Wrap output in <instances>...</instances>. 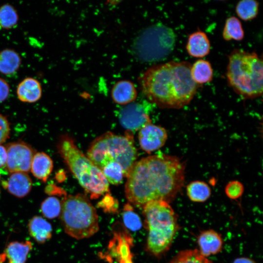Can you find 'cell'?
Listing matches in <instances>:
<instances>
[{
  "label": "cell",
  "mask_w": 263,
  "mask_h": 263,
  "mask_svg": "<svg viewBox=\"0 0 263 263\" xmlns=\"http://www.w3.org/2000/svg\"><path fill=\"white\" fill-rule=\"evenodd\" d=\"M142 208L148 230L147 250L160 257L169 250L179 230L177 214L169 203L162 200L150 202Z\"/></svg>",
  "instance_id": "cell-5"
},
{
  "label": "cell",
  "mask_w": 263,
  "mask_h": 263,
  "mask_svg": "<svg viewBox=\"0 0 263 263\" xmlns=\"http://www.w3.org/2000/svg\"><path fill=\"white\" fill-rule=\"evenodd\" d=\"M59 216L65 233L76 239L89 238L99 230L96 210L83 194L65 196Z\"/></svg>",
  "instance_id": "cell-7"
},
{
  "label": "cell",
  "mask_w": 263,
  "mask_h": 263,
  "mask_svg": "<svg viewBox=\"0 0 263 263\" xmlns=\"http://www.w3.org/2000/svg\"><path fill=\"white\" fill-rule=\"evenodd\" d=\"M133 133L124 135L108 132L95 138L87 152L88 158L101 170L121 166L126 177L137 158Z\"/></svg>",
  "instance_id": "cell-3"
},
{
  "label": "cell",
  "mask_w": 263,
  "mask_h": 263,
  "mask_svg": "<svg viewBox=\"0 0 263 263\" xmlns=\"http://www.w3.org/2000/svg\"><path fill=\"white\" fill-rule=\"evenodd\" d=\"M99 203V206L108 212L115 211L118 207V203L111 195L107 194Z\"/></svg>",
  "instance_id": "cell-31"
},
{
  "label": "cell",
  "mask_w": 263,
  "mask_h": 263,
  "mask_svg": "<svg viewBox=\"0 0 263 263\" xmlns=\"http://www.w3.org/2000/svg\"><path fill=\"white\" fill-rule=\"evenodd\" d=\"M244 187L242 183L238 181H231L225 187V192L226 195L231 199L235 200L240 198L243 194Z\"/></svg>",
  "instance_id": "cell-29"
},
{
  "label": "cell",
  "mask_w": 263,
  "mask_h": 263,
  "mask_svg": "<svg viewBox=\"0 0 263 263\" xmlns=\"http://www.w3.org/2000/svg\"><path fill=\"white\" fill-rule=\"evenodd\" d=\"M135 86L131 81L122 80L113 87L111 96L113 101L119 105H127L132 102L137 97Z\"/></svg>",
  "instance_id": "cell-17"
},
{
  "label": "cell",
  "mask_w": 263,
  "mask_h": 263,
  "mask_svg": "<svg viewBox=\"0 0 263 263\" xmlns=\"http://www.w3.org/2000/svg\"><path fill=\"white\" fill-rule=\"evenodd\" d=\"M184 162L175 156H149L136 161L126 178L125 192L129 203L143 208L147 203L172 201L185 178Z\"/></svg>",
  "instance_id": "cell-1"
},
{
  "label": "cell",
  "mask_w": 263,
  "mask_h": 263,
  "mask_svg": "<svg viewBox=\"0 0 263 263\" xmlns=\"http://www.w3.org/2000/svg\"></svg>",
  "instance_id": "cell-36"
},
{
  "label": "cell",
  "mask_w": 263,
  "mask_h": 263,
  "mask_svg": "<svg viewBox=\"0 0 263 263\" xmlns=\"http://www.w3.org/2000/svg\"><path fill=\"white\" fill-rule=\"evenodd\" d=\"M32 248L33 244L30 241H13L7 245L4 255L8 263H26Z\"/></svg>",
  "instance_id": "cell-18"
},
{
  "label": "cell",
  "mask_w": 263,
  "mask_h": 263,
  "mask_svg": "<svg viewBox=\"0 0 263 263\" xmlns=\"http://www.w3.org/2000/svg\"><path fill=\"white\" fill-rule=\"evenodd\" d=\"M233 263H256L253 260L246 257H240L235 259Z\"/></svg>",
  "instance_id": "cell-35"
},
{
  "label": "cell",
  "mask_w": 263,
  "mask_h": 263,
  "mask_svg": "<svg viewBox=\"0 0 263 263\" xmlns=\"http://www.w3.org/2000/svg\"><path fill=\"white\" fill-rule=\"evenodd\" d=\"M10 89L8 82L0 77V103L4 101L8 97Z\"/></svg>",
  "instance_id": "cell-32"
},
{
  "label": "cell",
  "mask_w": 263,
  "mask_h": 263,
  "mask_svg": "<svg viewBox=\"0 0 263 263\" xmlns=\"http://www.w3.org/2000/svg\"><path fill=\"white\" fill-rule=\"evenodd\" d=\"M40 210L44 218L55 219L60 214L61 202L56 197H48L42 202Z\"/></svg>",
  "instance_id": "cell-27"
},
{
  "label": "cell",
  "mask_w": 263,
  "mask_h": 263,
  "mask_svg": "<svg viewBox=\"0 0 263 263\" xmlns=\"http://www.w3.org/2000/svg\"><path fill=\"white\" fill-rule=\"evenodd\" d=\"M122 218L124 225L129 229L136 231L142 226V222L140 217L135 213L130 203L126 204L122 213Z\"/></svg>",
  "instance_id": "cell-28"
},
{
  "label": "cell",
  "mask_w": 263,
  "mask_h": 263,
  "mask_svg": "<svg viewBox=\"0 0 263 263\" xmlns=\"http://www.w3.org/2000/svg\"><path fill=\"white\" fill-rule=\"evenodd\" d=\"M7 151L6 168L10 173L28 172L30 170L35 150L29 144L23 141L8 143Z\"/></svg>",
  "instance_id": "cell-9"
},
{
  "label": "cell",
  "mask_w": 263,
  "mask_h": 263,
  "mask_svg": "<svg viewBox=\"0 0 263 263\" xmlns=\"http://www.w3.org/2000/svg\"><path fill=\"white\" fill-rule=\"evenodd\" d=\"M175 42V34L171 28L156 24L146 29L136 39L135 51L144 61H157L171 53Z\"/></svg>",
  "instance_id": "cell-8"
},
{
  "label": "cell",
  "mask_w": 263,
  "mask_h": 263,
  "mask_svg": "<svg viewBox=\"0 0 263 263\" xmlns=\"http://www.w3.org/2000/svg\"><path fill=\"white\" fill-rule=\"evenodd\" d=\"M236 13L242 19L247 21L256 17L259 11V3L255 0H242L236 6Z\"/></svg>",
  "instance_id": "cell-25"
},
{
  "label": "cell",
  "mask_w": 263,
  "mask_h": 263,
  "mask_svg": "<svg viewBox=\"0 0 263 263\" xmlns=\"http://www.w3.org/2000/svg\"><path fill=\"white\" fill-rule=\"evenodd\" d=\"M45 192L49 194H56L60 196H66V193L64 190L54 185H49L46 187Z\"/></svg>",
  "instance_id": "cell-33"
},
{
  "label": "cell",
  "mask_w": 263,
  "mask_h": 263,
  "mask_svg": "<svg viewBox=\"0 0 263 263\" xmlns=\"http://www.w3.org/2000/svg\"><path fill=\"white\" fill-rule=\"evenodd\" d=\"M191 75L193 81L198 85L210 82L213 78V70L210 62L199 59L191 67Z\"/></svg>",
  "instance_id": "cell-21"
},
{
  "label": "cell",
  "mask_w": 263,
  "mask_h": 263,
  "mask_svg": "<svg viewBox=\"0 0 263 263\" xmlns=\"http://www.w3.org/2000/svg\"><path fill=\"white\" fill-rule=\"evenodd\" d=\"M16 92L20 101L26 103H35L41 97L42 87L37 79L28 77L23 79L18 84Z\"/></svg>",
  "instance_id": "cell-14"
},
{
  "label": "cell",
  "mask_w": 263,
  "mask_h": 263,
  "mask_svg": "<svg viewBox=\"0 0 263 263\" xmlns=\"http://www.w3.org/2000/svg\"><path fill=\"white\" fill-rule=\"evenodd\" d=\"M21 59L14 50L5 49L0 51V73L5 75H11L19 69Z\"/></svg>",
  "instance_id": "cell-20"
},
{
  "label": "cell",
  "mask_w": 263,
  "mask_h": 263,
  "mask_svg": "<svg viewBox=\"0 0 263 263\" xmlns=\"http://www.w3.org/2000/svg\"><path fill=\"white\" fill-rule=\"evenodd\" d=\"M118 118L121 125L132 133L151 123L148 109L137 102L130 103L122 109Z\"/></svg>",
  "instance_id": "cell-10"
},
{
  "label": "cell",
  "mask_w": 263,
  "mask_h": 263,
  "mask_svg": "<svg viewBox=\"0 0 263 263\" xmlns=\"http://www.w3.org/2000/svg\"><path fill=\"white\" fill-rule=\"evenodd\" d=\"M30 235L38 244H44L52 236V225L46 219L40 216H34L28 223Z\"/></svg>",
  "instance_id": "cell-16"
},
{
  "label": "cell",
  "mask_w": 263,
  "mask_h": 263,
  "mask_svg": "<svg viewBox=\"0 0 263 263\" xmlns=\"http://www.w3.org/2000/svg\"><path fill=\"white\" fill-rule=\"evenodd\" d=\"M226 76L228 85L244 98L252 99L263 94L262 58L254 52L234 49L228 56Z\"/></svg>",
  "instance_id": "cell-4"
},
{
  "label": "cell",
  "mask_w": 263,
  "mask_h": 263,
  "mask_svg": "<svg viewBox=\"0 0 263 263\" xmlns=\"http://www.w3.org/2000/svg\"><path fill=\"white\" fill-rule=\"evenodd\" d=\"M191 67L188 61H172L150 67L140 78L143 94L160 108H183L201 86L192 79Z\"/></svg>",
  "instance_id": "cell-2"
},
{
  "label": "cell",
  "mask_w": 263,
  "mask_h": 263,
  "mask_svg": "<svg viewBox=\"0 0 263 263\" xmlns=\"http://www.w3.org/2000/svg\"><path fill=\"white\" fill-rule=\"evenodd\" d=\"M3 186L11 194L18 198H23L30 192L32 182L27 173L16 172L12 173L7 181L3 183Z\"/></svg>",
  "instance_id": "cell-13"
},
{
  "label": "cell",
  "mask_w": 263,
  "mask_h": 263,
  "mask_svg": "<svg viewBox=\"0 0 263 263\" xmlns=\"http://www.w3.org/2000/svg\"><path fill=\"white\" fill-rule=\"evenodd\" d=\"M169 263H213L202 256L198 249H187L178 252Z\"/></svg>",
  "instance_id": "cell-26"
},
{
  "label": "cell",
  "mask_w": 263,
  "mask_h": 263,
  "mask_svg": "<svg viewBox=\"0 0 263 263\" xmlns=\"http://www.w3.org/2000/svg\"><path fill=\"white\" fill-rule=\"evenodd\" d=\"M244 31L240 20L234 16L228 18L223 31L224 39L226 41L232 39L240 41L244 38Z\"/></svg>",
  "instance_id": "cell-23"
},
{
  "label": "cell",
  "mask_w": 263,
  "mask_h": 263,
  "mask_svg": "<svg viewBox=\"0 0 263 263\" xmlns=\"http://www.w3.org/2000/svg\"><path fill=\"white\" fill-rule=\"evenodd\" d=\"M187 194L191 201L202 203L209 198L211 190L207 183L196 180L191 182L187 185Z\"/></svg>",
  "instance_id": "cell-22"
},
{
  "label": "cell",
  "mask_w": 263,
  "mask_h": 263,
  "mask_svg": "<svg viewBox=\"0 0 263 263\" xmlns=\"http://www.w3.org/2000/svg\"><path fill=\"white\" fill-rule=\"evenodd\" d=\"M188 53L194 57L201 58L207 55L210 49V43L207 34L201 30L189 35L186 45Z\"/></svg>",
  "instance_id": "cell-15"
},
{
  "label": "cell",
  "mask_w": 263,
  "mask_h": 263,
  "mask_svg": "<svg viewBox=\"0 0 263 263\" xmlns=\"http://www.w3.org/2000/svg\"><path fill=\"white\" fill-rule=\"evenodd\" d=\"M53 169V161L44 152H36L33 158L30 170L37 178L46 182Z\"/></svg>",
  "instance_id": "cell-19"
},
{
  "label": "cell",
  "mask_w": 263,
  "mask_h": 263,
  "mask_svg": "<svg viewBox=\"0 0 263 263\" xmlns=\"http://www.w3.org/2000/svg\"><path fill=\"white\" fill-rule=\"evenodd\" d=\"M56 147L65 163L92 199H97L109 191V183L101 171L78 148L71 136H61Z\"/></svg>",
  "instance_id": "cell-6"
},
{
  "label": "cell",
  "mask_w": 263,
  "mask_h": 263,
  "mask_svg": "<svg viewBox=\"0 0 263 263\" xmlns=\"http://www.w3.org/2000/svg\"><path fill=\"white\" fill-rule=\"evenodd\" d=\"M198 251L207 258L220 252L223 248V240L221 235L213 229L201 231L197 237Z\"/></svg>",
  "instance_id": "cell-12"
},
{
  "label": "cell",
  "mask_w": 263,
  "mask_h": 263,
  "mask_svg": "<svg viewBox=\"0 0 263 263\" xmlns=\"http://www.w3.org/2000/svg\"><path fill=\"white\" fill-rule=\"evenodd\" d=\"M16 9L11 4L5 3L0 6V28L9 30L15 27L19 21Z\"/></svg>",
  "instance_id": "cell-24"
},
{
  "label": "cell",
  "mask_w": 263,
  "mask_h": 263,
  "mask_svg": "<svg viewBox=\"0 0 263 263\" xmlns=\"http://www.w3.org/2000/svg\"><path fill=\"white\" fill-rule=\"evenodd\" d=\"M7 151L5 147L0 145V168L6 166Z\"/></svg>",
  "instance_id": "cell-34"
},
{
  "label": "cell",
  "mask_w": 263,
  "mask_h": 263,
  "mask_svg": "<svg viewBox=\"0 0 263 263\" xmlns=\"http://www.w3.org/2000/svg\"><path fill=\"white\" fill-rule=\"evenodd\" d=\"M167 138V132L164 128L151 123L142 128L138 134L141 148L148 153L162 147Z\"/></svg>",
  "instance_id": "cell-11"
},
{
  "label": "cell",
  "mask_w": 263,
  "mask_h": 263,
  "mask_svg": "<svg viewBox=\"0 0 263 263\" xmlns=\"http://www.w3.org/2000/svg\"><path fill=\"white\" fill-rule=\"evenodd\" d=\"M10 132V124L8 119L0 114V145L9 138Z\"/></svg>",
  "instance_id": "cell-30"
}]
</instances>
